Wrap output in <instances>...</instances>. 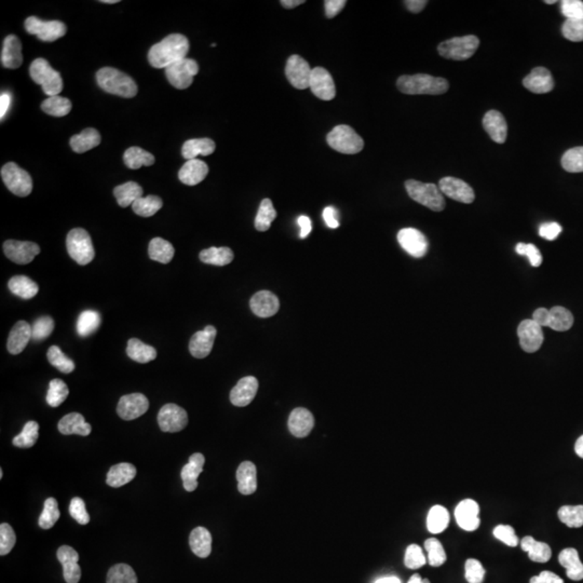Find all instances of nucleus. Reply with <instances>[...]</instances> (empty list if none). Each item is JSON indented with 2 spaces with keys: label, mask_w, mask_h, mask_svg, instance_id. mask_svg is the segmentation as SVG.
Masks as SVG:
<instances>
[{
  "label": "nucleus",
  "mask_w": 583,
  "mask_h": 583,
  "mask_svg": "<svg viewBox=\"0 0 583 583\" xmlns=\"http://www.w3.org/2000/svg\"><path fill=\"white\" fill-rule=\"evenodd\" d=\"M300 391L307 396L321 397V399H339L350 391L349 376L344 371H313L310 375L300 379Z\"/></svg>",
  "instance_id": "22"
},
{
  "label": "nucleus",
  "mask_w": 583,
  "mask_h": 583,
  "mask_svg": "<svg viewBox=\"0 0 583 583\" xmlns=\"http://www.w3.org/2000/svg\"><path fill=\"white\" fill-rule=\"evenodd\" d=\"M15 158H17V141L5 138L0 145V175H2V180H5V175L9 174Z\"/></svg>",
  "instance_id": "35"
},
{
  "label": "nucleus",
  "mask_w": 583,
  "mask_h": 583,
  "mask_svg": "<svg viewBox=\"0 0 583 583\" xmlns=\"http://www.w3.org/2000/svg\"><path fill=\"white\" fill-rule=\"evenodd\" d=\"M284 77L281 57L271 51L253 52L252 56L227 70L222 91L232 103H250L261 94L274 90Z\"/></svg>",
  "instance_id": "1"
},
{
  "label": "nucleus",
  "mask_w": 583,
  "mask_h": 583,
  "mask_svg": "<svg viewBox=\"0 0 583 583\" xmlns=\"http://www.w3.org/2000/svg\"><path fill=\"white\" fill-rule=\"evenodd\" d=\"M171 292L180 310L190 311L200 307L206 298L213 297L214 282L206 274L192 273L175 279Z\"/></svg>",
  "instance_id": "23"
},
{
  "label": "nucleus",
  "mask_w": 583,
  "mask_h": 583,
  "mask_svg": "<svg viewBox=\"0 0 583 583\" xmlns=\"http://www.w3.org/2000/svg\"><path fill=\"white\" fill-rule=\"evenodd\" d=\"M12 431L18 441L33 449H46L56 443L59 436L56 425L38 413H23L15 418Z\"/></svg>",
  "instance_id": "20"
},
{
  "label": "nucleus",
  "mask_w": 583,
  "mask_h": 583,
  "mask_svg": "<svg viewBox=\"0 0 583 583\" xmlns=\"http://www.w3.org/2000/svg\"><path fill=\"white\" fill-rule=\"evenodd\" d=\"M375 460L379 470L389 477H405L417 469L420 452L404 436H391L376 447Z\"/></svg>",
  "instance_id": "13"
},
{
  "label": "nucleus",
  "mask_w": 583,
  "mask_h": 583,
  "mask_svg": "<svg viewBox=\"0 0 583 583\" xmlns=\"http://www.w3.org/2000/svg\"><path fill=\"white\" fill-rule=\"evenodd\" d=\"M465 135L483 151H498L504 145V130L498 112L485 101H473L465 117Z\"/></svg>",
  "instance_id": "11"
},
{
  "label": "nucleus",
  "mask_w": 583,
  "mask_h": 583,
  "mask_svg": "<svg viewBox=\"0 0 583 583\" xmlns=\"http://www.w3.org/2000/svg\"><path fill=\"white\" fill-rule=\"evenodd\" d=\"M519 0H490L486 2L488 10V23L493 28H499L519 9Z\"/></svg>",
  "instance_id": "31"
},
{
  "label": "nucleus",
  "mask_w": 583,
  "mask_h": 583,
  "mask_svg": "<svg viewBox=\"0 0 583 583\" xmlns=\"http://www.w3.org/2000/svg\"><path fill=\"white\" fill-rule=\"evenodd\" d=\"M70 537L78 549L96 561H104L112 554L111 541L94 530L86 519H77L70 528Z\"/></svg>",
  "instance_id": "29"
},
{
  "label": "nucleus",
  "mask_w": 583,
  "mask_h": 583,
  "mask_svg": "<svg viewBox=\"0 0 583 583\" xmlns=\"http://www.w3.org/2000/svg\"><path fill=\"white\" fill-rule=\"evenodd\" d=\"M44 112L52 124L62 128L65 138L73 146L85 145L93 138L94 119L90 109L81 106L67 88L60 86L47 94Z\"/></svg>",
  "instance_id": "3"
},
{
  "label": "nucleus",
  "mask_w": 583,
  "mask_h": 583,
  "mask_svg": "<svg viewBox=\"0 0 583 583\" xmlns=\"http://www.w3.org/2000/svg\"><path fill=\"white\" fill-rule=\"evenodd\" d=\"M185 240L188 248L198 255H208L214 248L224 250L232 245V235L226 229L209 221H196L190 224Z\"/></svg>",
  "instance_id": "24"
},
{
  "label": "nucleus",
  "mask_w": 583,
  "mask_h": 583,
  "mask_svg": "<svg viewBox=\"0 0 583 583\" xmlns=\"http://www.w3.org/2000/svg\"><path fill=\"white\" fill-rule=\"evenodd\" d=\"M81 494V481L77 475L65 473L52 481L47 488V509L62 512L77 503Z\"/></svg>",
  "instance_id": "30"
},
{
  "label": "nucleus",
  "mask_w": 583,
  "mask_h": 583,
  "mask_svg": "<svg viewBox=\"0 0 583 583\" xmlns=\"http://www.w3.org/2000/svg\"><path fill=\"white\" fill-rule=\"evenodd\" d=\"M151 214V203L148 196L140 192L125 195L122 200L115 201L106 208V221L112 229L125 230L137 226Z\"/></svg>",
  "instance_id": "18"
},
{
  "label": "nucleus",
  "mask_w": 583,
  "mask_h": 583,
  "mask_svg": "<svg viewBox=\"0 0 583 583\" xmlns=\"http://www.w3.org/2000/svg\"><path fill=\"white\" fill-rule=\"evenodd\" d=\"M350 583H388V571L379 564H371L360 569Z\"/></svg>",
  "instance_id": "34"
},
{
  "label": "nucleus",
  "mask_w": 583,
  "mask_h": 583,
  "mask_svg": "<svg viewBox=\"0 0 583 583\" xmlns=\"http://www.w3.org/2000/svg\"><path fill=\"white\" fill-rule=\"evenodd\" d=\"M297 107V94L289 88L277 86L274 90L250 101L248 112L253 124L260 128L261 132L276 135L286 130L290 115L297 111Z\"/></svg>",
  "instance_id": "7"
},
{
  "label": "nucleus",
  "mask_w": 583,
  "mask_h": 583,
  "mask_svg": "<svg viewBox=\"0 0 583 583\" xmlns=\"http://www.w3.org/2000/svg\"><path fill=\"white\" fill-rule=\"evenodd\" d=\"M146 127L161 140L172 141L177 145L196 148L206 141V128L192 112L169 103L156 101L149 104L145 111Z\"/></svg>",
  "instance_id": "2"
},
{
  "label": "nucleus",
  "mask_w": 583,
  "mask_h": 583,
  "mask_svg": "<svg viewBox=\"0 0 583 583\" xmlns=\"http://www.w3.org/2000/svg\"><path fill=\"white\" fill-rule=\"evenodd\" d=\"M151 4L164 5V7H166V5H175V4H179V2H177V0H153V2H151Z\"/></svg>",
  "instance_id": "38"
},
{
  "label": "nucleus",
  "mask_w": 583,
  "mask_h": 583,
  "mask_svg": "<svg viewBox=\"0 0 583 583\" xmlns=\"http://www.w3.org/2000/svg\"><path fill=\"white\" fill-rule=\"evenodd\" d=\"M73 583H103V580L91 569H78L73 575Z\"/></svg>",
  "instance_id": "37"
},
{
  "label": "nucleus",
  "mask_w": 583,
  "mask_h": 583,
  "mask_svg": "<svg viewBox=\"0 0 583 583\" xmlns=\"http://www.w3.org/2000/svg\"><path fill=\"white\" fill-rule=\"evenodd\" d=\"M457 5V0H423V10L430 13H441Z\"/></svg>",
  "instance_id": "36"
},
{
  "label": "nucleus",
  "mask_w": 583,
  "mask_h": 583,
  "mask_svg": "<svg viewBox=\"0 0 583 583\" xmlns=\"http://www.w3.org/2000/svg\"><path fill=\"white\" fill-rule=\"evenodd\" d=\"M0 90H2V98L7 103L25 104L33 98L35 94L33 67H31L30 59L22 52H13L12 56L5 60Z\"/></svg>",
  "instance_id": "14"
},
{
  "label": "nucleus",
  "mask_w": 583,
  "mask_h": 583,
  "mask_svg": "<svg viewBox=\"0 0 583 583\" xmlns=\"http://www.w3.org/2000/svg\"><path fill=\"white\" fill-rule=\"evenodd\" d=\"M324 501L326 496L318 488H311L307 494L292 499L284 512L287 533L295 538L310 537L320 522Z\"/></svg>",
  "instance_id": "12"
},
{
  "label": "nucleus",
  "mask_w": 583,
  "mask_h": 583,
  "mask_svg": "<svg viewBox=\"0 0 583 583\" xmlns=\"http://www.w3.org/2000/svg\"><path fill=\"white\" fill-rule=\"evenodd\" d=\"M323 226V214L316 208H290L279 211L273 222L277 239H295V234H315Z\"/></svg>",
  "instance_id": "17"
},
{
  "label": "nucleus",
  "mask_w": 583,
  "mask_h": 583,
  "mask_svg": "<svg viewBox=\"0 0 583 583\" xmlns=\"http://www.w3.org/2000/svg\"><path fill=\"white\" fill-rule=\"evenodd\" d=\"M490 211L501 226L519 232H533L546 222L545 208L520 187H509L499 193L491 201Z\"/></svg>",
  "instance_id": "4"
},
{
  "label": "nucleus",
  "mask_w": 583,
  "mask_h": 583,
  "mask_svg": "<svg viewBox=\"0 0 583 583\" xmlns=\"http://www.w3.org/2000/svg\"><path fill=\"white\" fill-rule=\"evenodd\" d=\"M190 532L196 540L203 541L206 545L218 546L235 537V525L206 507H196L190 520Z\"/></svg>",
  "instance_id": "19"
},
{
  "label": "nucleus",
  "mask_w": 583,
  "mask_h": 583,
  "mask_svg": "<svg viewBox=\"0 0 583 583\" xmlns=\"http://www.w3.org/2000/svg\"><path fill=\"white\" fill-rule=\"evenodd\" d=\"M313 250L303 240L289 239L279 242L268 258V268L281 279H294L310 266Z\"/></svg>",
  "instance_id": "15"
},
{
  "label": "nucleus",
  "mask_w": 583,
  "mask_h": 583,
  "mask_svg": "<svg viewBox=\"0 0 583 583\" xmlns=\"http://www.w3.org/2000/svg\"><path fill=\"white\" fill-rule=\"evenodd\" d=\"M62 164L69 171L80 175H96L107 166V153L99 146L75 145L65 151Z\"/></svg>",
  "instance_id": "26"
},
{
  "label": "nucleus",
  "mask_w": 583,
  "mask_h": 583,
  "mask_svg": "<svg viewBox=\"0 0 583 583\" xmlns=\"http://www.w3.org/2000/svg\"><path fill=\"white\" fill-rule=\"evenodd\" d=\"M447 337L451 341V354L452 358H457L459 355L464 354L465 349H467V344H469V339H467V331H465L462 324H449L447 328Z\"/></svg>",
  "instance_id": "33"
},
{
  "label": "nucleus",
  "mask_w": 583,
  "mask_h": 583,
  "mask_svg": "<svg viewBox=\"0 0 583 583\" xmlns=\"http://www.w3.org/2000/svg\"><path fill=\"white\" fill-rule=\"evenodd\" d=\"M38 44L47 52H54L60 60L78 64L94 56L101 47L98 36L91 31H64L54 25L39 28Z\"/></svg>",
  "instance_id": "8"
},
{
  "label": "nucleus",
  "mask_w": 583,
  "mask_h": 583,
  "mask_svg": "<svg viewBox=\"0 0 583 583\" xmlns=\"http://www.w3.org/2000/svg\"><path fill=\"white\" fill-rule=\"evenodd\" d=\"M2 268L13 286L26 295H41L49 286V271L38 255L22 243H13L2 253Z\"/></svg>",
  "instance_id": "6"
},
{
  "label": "nucleus",
  "mask_w": 583,
  "mask_h": 583,
  "mask_svg": "<svg viewBox=\"0 0 583 583\" xmlns=\"http://www.w3.org/2000/svg\"><path fill=\"white\" fill-rule=\"evenodd\" d=\"M5 378L23 396L41 397L59 381L60 371L51 363L10 360L5 365Z\"/></svg>",
  "instance_id": "10"
},
{
  "label": "nucleus",
  "mask_w": 583,
  "mask_h": 583,
  "mask_svg": "<svg viewBox=\"0 0 583 583\" xmlns=\"http://www.w3.org/2000/svg\"><path fill=\"white\" fill-rule=\"evenodd\" d=\"M99 371L107 388L122 399L135 396L143 384L137 355L124 342H112L104 347Z\"/></svg>",
  "instance_id": "5"
},
{
  "label": "nucleus",
  "mask_w": 583,
  "mask_h": 583,
  "mask_svg": "<svg viewBox=\"0 0 583 583\" xmlns=\"http://www.w3.org/2000/svg\"><path fill=\"white\" fill-rule=\"evenodd\" d=\"M415 326V318L405 298H396L389 308L388 318L383 326V342L388 347H401Z\"/></svg>",
  "instance_id": "28"
},
{
  "label": "nucleus",
  "mask_w": 583,
  "mask_h": 583,
  "mask_svg": "<svg viewBox=\"0 0 583 583\" xmlns=\"http://www.w3.org/2000/svg\"><path fill=\"white\" fill-rule=\"evenodd\" d=\"M467 109L469 104L457 88L444 81L433 86L428 99V112L441 132L449 135L464 132Z\"/></svg>",
  "instance_id": "9"
},
{
  "label": "nucleus",
  "mask_w": 583,
  "mask_h": 583,
  "mask_svg": "<svg viewBox=\"0 0 583 583\" xmlns=\"http://www.w3.org/2000/svg\"><path fill=\"white\" fill-rule=\"evenodd\" d=\"M151 486V473L141 465H128L120 470L115 481V498L122 506H130L140 501Z\"/></svg>",
  "instance_id": "25"
},
{
  "label": "nucleus",
  "mask_w": 583,
  "mask_h": 583,
  "mask_svg": "<svg viewBox=\"0 0 583 583\" xmlns=\"http://www.w3.org/2000/svg\"><path fill=\"white\" fill-rule=\"evenodd\" d=\"M261 371L255 363L243 357H230L224 363L222 381L229 391L242 396H253L261 386Z\"/></svg>",
  "instance_id": "21"
},
{
  "label": "nucleus",
  "mask_w": 583,
  "mask_h": 583,
  "mask_svg": "<svg viewBox=\"0 0 583 583\" xmlns=\"http://www.w3.org/2000/svg\"><path fill=\"white\" fill-rule=\"evenodd\" d=\"M504 323H506V320H504V315L501 311L491 310L486 313L485 328L491 341L498 342V344H504V342L509 341V332H507Z\"/></svg>",
  "instance_id": "32"
},
{
  "label": "nucleus",
  "mask_w": 583,
  "mask_h": 583,
  "mask_svg": "<svg viewBox=\"0 0 583 583\" xmlns=\"http://www.w3.org/2000/svg\"><path fill=\"white\" fill-rule=\"evenodd\" d=\"M245 308L242 298L235 294L213 295L206 298L198 307V315L201 320L214 326H226L232 323Z\"/></svg>",
  "instance_id": "27"
},
{
  "label": "nucleus",
  "mask_w": 583,
  "mask_h": 583,
  "mask_svg": "<svg viewBox=\"0 0 583 583\" xmlns=\"http://www.w3.org/2000/svg\"><path fill=\"white\" fill-rule=\"evenodd\" d=\"M47 507V490L38 481H28L13 501L10 522L17 532H28L38 524Z\"/></svg>",
  "instance_id": "16"
}]
</instances>
